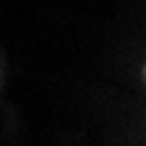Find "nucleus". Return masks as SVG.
I'll list each match as a JSON object with an SVG mask.
<instances>
[]
</instances>
